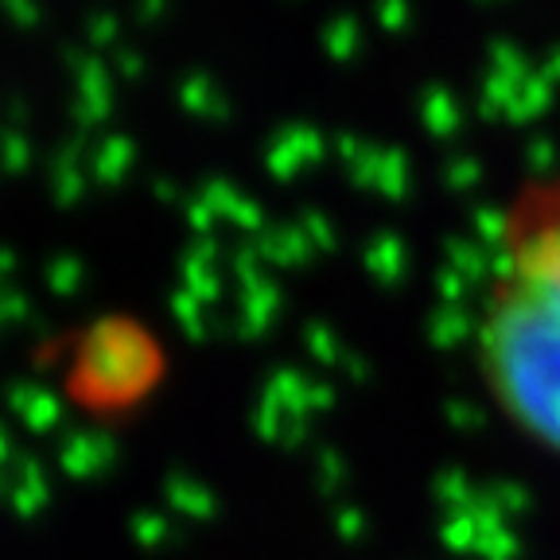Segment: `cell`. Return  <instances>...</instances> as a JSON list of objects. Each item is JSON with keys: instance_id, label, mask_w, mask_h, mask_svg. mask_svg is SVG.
<instances>
[{"instance_id": "obj_1", "label": "cell", "mask_w": 560, "mask_h": 560, "mask_svg": "<svg viewBox=\"0 0 560 560\" xmlns=\"http://www.w3.org/2000/svg\"><path fill=\"white\" fill-rule=\"evenodd\" d=\"M479 370L502 417L560 455V179L525 187L499 226Z\"/></svg>"}]
</instances>
